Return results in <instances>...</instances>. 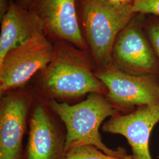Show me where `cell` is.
<instances>
[{"label":"cell","mask_w":159,"mask_h":159,"mask_svg":"<svg viewBox=\"0 0 159 159\" xmlns=\"http://www.w3.org/2000/svg\"><path fill=\"white\" fill-rule=\"evenodd\" d=\"M41 33L44 27L39 16L17 1L10 0L8 8L1 19L0 60L8 52Z\"/></svg>","instance_id":"obj_9"},{"label":"cell","mask_w":159,"mask_h":159,"mask_svg":"<svg viewBox=\"0 0 159 159\" xmlns=\"http://www.w3.org/2000/svg\"><path fill=\"white\" fill-rule=\"evenodd\" d=\"M64 159H134L132 155L115 157L104 153L93 146L73 148L66 152Z\"/></svg>","instance_id":"obj_12"},{"label":"cell","mask_w":159,"mask_h":159,"mask_svg":"<svg viewBox=\"0 0 159 159\" xmlns=\"http://www.w3.org/2000/svg\"><path fill=\"white\" fill-rule=\"evenodd\" d=\"M94 73L107 90L106 98L118 111L159 104V75H132L111 64L96 68Z\"/></svg>","instance_id":"obj_4"},{"label":"cell","mask_w":159,"mask_h":159,"mask_svg":"<svg viewBox=\"0 0 159 159\" xmlns=\"http://www.w3.org/2000/svg\"><path fill=\"white\" fill-rule=\"evenodd\" d=\"M132 7L137 14L159 17V0H135Z\"/></svg>","instance_id":"obj_14"},{"label":"cell","mask_w":159,"mask_h":159,"mask_svg":"<svg viewBox=\"0 0 159 159\" xmlns=\"http://www.w3.org/2000/svg\"><path fill=\"white\" fill-rule=\"evenodd\" d=\"M159 122V104L137 107L130 113L117 114L102 125L105 133L117 134L127 140L134 159H153L149 143L154 127Z\"/></svg>","instance_id":"obj_8"},{"label":"cell","mask_w":159,"mask_h":159,"mask_svg":"<svg viewBox=\"0 0 159 159\" xmlns=\"http://www.w3.org/2000/svg\"><path fill=\"white\" fill-rule=\"evenodd\" d=\"M27 113L21 97H4L0 110V159H20Z\"/></svg>","instance_id":"obj_10"},{"label":"cell","mask_w":159,"mask_h":159,"mask_svg":"<svg viewBox=\"0 0 159 159\" xmlns=\"http://www.w3.org/2000/svg\"><path fill=\"white\" fill-rule=\"evenodd\" d=\"M101 1H110V0H101Z\"/></svg>","instance_id":"obj_18"},{"label":"cell","mask_w":159,"mask_h":159,"mask_svg":"<svg viewBox=\"0 0 159 159\" xmlns=\"http://www.w3.org/2000/svg\"><path fill=\"white\" fill-rule=\"evenodd\" d=\"M10 4V0H0V20L7 11Z\"/></svg>","instance_id":"obj_15"},{"label":"cell","mask_w":159,"mask_h":159,"mask_svg":"<svg viewBox=\"0 0 159 159\" xmlns=\"http://www.w3.org/2000/svg\"><path fill=\"white\" fill-rule=\"evenodd\" d=\"M76 12L80 29L96 68L110 65L117 36L136 15L132 4L76 0Z\"/></svg>","instance_id":"obj_2"},{"label":"cell","mask_w":159,"mask_h":159,"mask_svg":"<svg viewBox=\"0 0 159 159\" xmlns=\"http://www.w3.org/2000/svg\"><path fill=\"white\" fill-rule=\"evenodd\" d=\"M27 159H64V141L41 105L34 110L30 123Z\"/></svg>","instance_id":"obj_11"},{"label":"cell","mask_w":159,"mask_h":159,"mask_svg":"<svg viewBox=\"0 0 159 159\" xmlns=\"http://www.w3.org/2000/svg\"><path fill=\"white\" fill-rule=\"evenodd\" d=\"M144 29L159 63V17L152 15L146 16Z\"/></svg>","instance_id":"obj_13"},{"label":"cell","mask_w":159,"mask_h":159,"mask_svg":"<svg viewBox=\"0 0 159 159\" xmlns=\"http://www.w3.org/2000/svg\"><path fill=\"white\" fill-rule=\"evenodd\" d=\"M110 2L116 4H123V5H129L133 4L135 0H110Z\"/></svg>","instance_id":"obj_16"},{"label":"cell","mask_w":159,"mask_h":159,"mask_svg":"<svg viewBox=\"0 0 159 159\" xmlns=\"http://www.w3.org/2000/svg\"><path fill=\"white\" fill-rule=\"evenodd\" d=\"M54 47L44 33L37 34L8 52L0 60V91L3 93L26 83L51 62Z\"/></svg>","instance_id":"obj_6"},{"label":"cell","mask_w":159,"mask_h":159,"mask_svg":"<svg viewBox=\"0 0 159 159\" xmlns=\"http://www.w3.org/2000/svg\"><path fill=\"white\" fill-rule=\"evenodd\" d=\"M17 1L26 8H29L31 3V0H17Z\"/></svg>","instance_id":"obj_17"},{"label":"cell","mask_w":159,"mask_h":159,"mask_svg":"<svg viewBox=\"0 0 159 159\" xmlns=\"http://www.w3.org/2000/svg\"><path fill=\"white\" fill-rule=\"evenodd\" d=\"M49 104L66 125V152L73 148L93 146L110 156L124 157L127 155L124 148L114 150L102 142L99 131L100 125L106 118L119 114L103 94L90 93L84 100L74 105L56 100H51Z\"/></svg>","instance_id":"obj_3"},{"label":"cell","mask_w":159,"mask_h":159,"mask_svg":"<svg viewBox=\"0 0 159 159\" xmlns=\"http://www.w3.org/2000/svg\"><path fill=\"white\" fill-rule=\"evenodd\" d=\"M146 15L136 14L117 36L111 64L132 75H159V63L144 29Z\"/></svg>","instance_id":"obj_5"},{"label":"cell","mask_w":159,"mask_h":159,"mask_svg":"<svg viewBox=\"0 0 159 159\" xmlns=\"http://www.w3.org/2000/svg\"><path fill=\"white\" fill-rule=\"evenodd\" d=\"M29 9L40 18L44 33L52 42L66 41L89 50L80 29L76 0H31Z\"/></svg>","instance_id":"obj_7"},{"label":"cell","mask_w":159,"mask_h":159,"mask_svg":"<svg viewBox=\"0 0 159 159\" xmlns=\"http://www.w3.org/2000/svg\"><path fill=\"white\" fill-rule=\"evenodd\" d=\"M53 44V58L41 71V84L50 96L71 98L93 93L106 94L105 86L94 73L96 66L90 51L66 41Z\"/></svg>","instance_id":"obj_1"}]
</instances>
